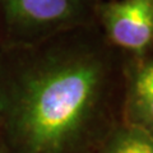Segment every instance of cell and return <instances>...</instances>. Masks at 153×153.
Masks as SVG:
<instances>
[{
    "mask_svg": "<svg viewBox=\"0 0 153 153\" xmlns=\"http://www.w3.org/2000/svg\"><path fill=\"white\" fill-rule=\"evenodd\" d=\"M125 57L97 26L0 49L3 153H98L123 123Z\"/></svg>",
    "mask_w": 153,
    "mask_h": 153,
    "instance_id": "6da1fadb",
    "label": "cell"
},
{
    "mask_svg": "<svg viewBox=\"0 0 153 153\" xmlns=\"http://www.w3.org/2000/svg\"><path fill=\"white\" fill-rule=\"evenodd\" d=\"M101 0H0V49L33 45L75 28L97 26Z\"/></svg>",
    "mask_w": 153,
    "mask_h": 153,
    "instance_id": "7a4b0ae2",
    "label": "cell"
},
{
    "mask_svg": "<svg viewBox=\"0 0 153 153\" xmlns=\"http://www.w3.org/2000/svg\"><path fill=\"white\" fill-rule=\"evenodd\" d=\"M96 25L110 45L125 54L153 51V0H101Z\"/></svg>",
    "mask_w": 153,
    "mask_h": 153,
    "instance_id": "3957f363",
    "label": "cell"
},
{
    "mask_svg": "<svg viewBox=\"0 0 153 153\" xmlns=\"http://www.w3.org/2000/svg\"><path fill=\"white\" fill-rule=\"evenodd\" d=\"M123 123L153 135V51L129 55L124 66Z\"/></svg>",
    "mask_w": 153,
    "mask_h": 153,
    "instance_id": "277c9868",
    "label": "cell"
},
{
    "mask_svg": "<svg viewBox=\"0 0 153 153\" xmlns=\"http://www.w3.org/2000/svg\"><path fill=\"white\" fill-rule=\"evenodd\" d=\"M98 153H153V135L138 126L120 123Z\"/></svg>",
    "mask_w": 153,
    "mask_h": 153,
    "instance_id": "5b68a950",
    "label": "cell"
},
{
    "mask_svg": "<svg viewBox=\"0 0 153 153\" xmlns=\"http://www.w3.org/2000/svg\"><path fill=\"white\" fill-rule=\"evenodd\" d=\"M0 153H3V146H1V137H0Z\"/></svg>",
    "mask_w": 153,
    "mask_h": 153,
    "instance_id": "8992f818",
    "label": "cell"
}]
</instances>
